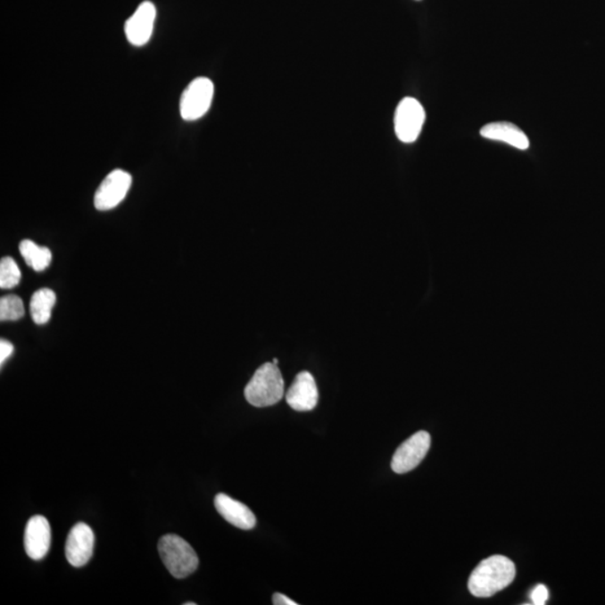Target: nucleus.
I'll return each instance as SVG.
<instances>
[{
    "instance_id": "f257e3e1",
    "label": "nucleus",
    "mask_w": 605,
    "mask_h": 605,
    "mask_svg": "<svg viewBox=\"0 0 605 605\" xmlns=\"http://www.w3.org/2000/svg\"><path fill=\"white\" fill-rule=\"evenodd\" d=\"M516 567L506 556L494 555L482 560L472 572L468 590L477 598H490L514 582Z\"/></svg>"
},
{
    "instance_id": "f03ea898",
    "label": "nucleus",
    "mask_w": 605,
    "mask_h": 605,
    "mask_svg": "<svg viewBox=\"0 0 605 605\" xmlns=\"http://www.w3.org/2000/svg\"><path fill=\"white\" fill-rule=\"evenodd\" d=\"M285 383L278 365L267 362L258 368L244 388V397L250 405L269 407L282 401Z\"/></svg>"
},
{
    "instance_id": "7ed1b4c3",
    "label": "nucleus",
    "mask_w": 605,
    "mask_h": 605,
    "mask_svg": "<svg viewBox=\"0 0 605 605\" xmlns=\"http://www.w3.org/2000/svg\"><path fill=\"white\" fill-rule=\"evenodd\" d=\"M159 551L162 560L175 578L191 576L199 567V558L186 539L178 535H166L160 539Z\"/></svg>"
},
{
    "instance_id": "20e7f679",
    "label": "nucleus",
    "mask_w": 605,
    "mask_h": 605,
    "mask_svg": "<svg viewBox=\"0 0 605 605\" xmlns=\"http://www.w3.org/2000/svg\"><path fill=\"white\" fill-rule=\"evenodd\" d=\"M214 95L213 82L208 78H196L183 91L179 101V112L186 121L203 117L211 107Z\"/></svg>"
},
{
    "instance_id": "39448f33",
    "label": "nucleus",
    "mask_w": 605,
    "mask_h": 605,
    "mask_svg": "<svg viewBox=\"0 0 605 605\" xmlns=\"http://www.w3.org/2000/svg\"><path fill=\"white\" fill-rule=\"evenodd\" d=\"M427 113L419 101L403 98L399 103L394 113V133L401 142L411 144L416 142L422 133Z\"/></svg>"
},
{
    "instance_id": "423d86ee",
    "label": "nucleus",
    "mask_w": 605,
    "mask_h": 605,
    "mask_svg": "<svg viewBox=\"0 0 605 605\" xmlns=\"http://www.w3.org/2000/svg\"><path fill=\"white\" fill-rule=\"evenodd\" d=\"M431 447V435L427 432L420 431L414 434L398 447L394 452L392 468L398 475L414 470L427 457Z\"/></svg>"
},
{
    "instance_id": "0eeeda50",
    "label": "nucleus",
    "mask_w": 605,
    "mask_h": 605,
    "mask_svg": "<svg viewBox=\"0 0 605 605\" xmlns=\"http://www.w3.org/2000/svg\"><path fill=\"white\" fill-rule=\"evenodd\" d=\"M131 175L126 170H115L101 182L95 195V207L99 211H108L124 201L130 190Z\"/></svg>"
},
{
    "instance_id": "6e6552de",
    "label": "nucleus",
    "mask_w": 605,
    "mask_h": 605,
    "mask_svg": "<svg viewBox=\"0 0 605 605\" xmlns=\"http://www.w3.org/2000/svg\"><path fill=\"white\" fill-rule=\"evenodd\" d=\"M95 534L90 526L79 523L70 532L65 543V556L74 568L85 567L94 554Z\"/></svg>"
},
{
    "instance_id": "1a4fd4ad",
    "label": "nucleus",
    "mask_w": 605,
    "mask_h": 605,
    "mask_svg": "<svg viewBox=\"0 0 605 605\" xmlns=\"http://www.w3.org/2000/svg\"><path fill=\"white\" fill-rule=\"evenodd\" d=\"M156 19V8L151 2L140 4L137 10L125 24L127 39L134 46H143L152 37Z\"/></svg>"
},
{
    "instance_id": "9d476101",
    "label": "nucleus",
    "mask_w": 605,
    "mask_h": 605,
    "mask_svg": "<svg viewBox=\"0 0 605 605\" xmlns=\"http://www.w3.org/2000/svg\"><path fill=\"white\" fill-rule=\"evenodd\" d=\"M51 526L46 517L34 516L26 525L24 535L25 551L30 559L46 558L51 547Z\"/></svg>"
},
{
    "instance_id": "9b49d317",
    "label": "nucleus",
    "mask_w": 605,
    "mask_h": 605,
    "mask_svg": "<svg viewBox=\"0 0 605 605\" xmlns=\"http://www.w3.org/2000/svg\"><path fill=\"white\" fill-rule=\"evenodd\" d=\"M286 402L296 411H310L317 407L318 385L310 372L302 371L296 376L286 394Z\"/></svg>"
},
{
    "instance_id": "f8f14e48",
    "label": "nucleus",
    "mask_w": 605,
    "mask_h": 605,
    "mask_svg": "<svg viewBox=\"0 0 605 605\" xmlns=\"http://www.w3.org/2000/svg\"><path fill=\"white\" fill-rule=\"evenodd\" d=\"M214 506L219 514L225 518L228 523L234 525L235 527L244 530H249L255 527L257 519L253 511L245 504L232 499L225 493H219L214 498Z\"/></svg>"
},
{
    "instance_id": "ddd939ff",
    "label": "nucleus",
    "mask_w": 605,
    "mask_h": 605,
    "mask_svg": "<svg viewBox=\"0 0 605 605\" xmlns=\"http://www.w3.org/2000/svg\"><path fill=\"white\" fill-rule=\"evenodd\" d=\"M480 135L486 139L506 143L510 146L520 149V151H526L530 146L527 135L510 122H493V124L482 127Z\"/></svg>"
},
{
    "instance_id": "4468645a",
    "label": "nucleus",
    "mask_w": 605,
    "mask_h": 605,
    "mask_svg": "<svg viewBox=\"0 0 605 605\" xmlns=\"http://www.w3.org/2000/svg\"><path fill=\"white\" fill-rule=\"evenodd\" d=\"M56 302V295L50 288H42L33 294L30 298V315H32L33 321L38 326L46 324L50 321L52 317V310H54Z\"/></svg>"
},
{
    "instance_id": "2eb2a0df",
    "label": "nucleus",
    "mask_w": 605,
    "mask_h": 605,
    "mask_svg": "<svg viewBox=\"0 0 605 605\" xmlns=\"http://www.w3.org/2000/svg\"><path fill=\"white\" fill-rule=\"evenodd\" d=\"M20 253L26 264L35 271H43L51 265L52 253L47 247H41L32 240L25 239L20 244Z\"/></svg>"
},
{
    "instance_id": "dca6fc26",
    "label": "nucleus",
    "mask_w": 605,
    "mask_h": 605,
    "mask_svg": "<svg viewBox=\"0 0 605 605\" xmlns=\"http://www.w3.org/2000/svg\"><path fill=\"white\" fill-rule=\"evenodd\" d=\"M24 302L17 295H7L0 300V319L2 321H17L24 317Z\"/></svg>"
},
{
    "instance_id": "f3484780",
    "label": "nucleus",
    "mask_w": 605,
    "mask_h": 605,
    "mask_svg": "<svg viewBox=\"0 0 605 605\" xmlns=\"http://www.w3.org/2000/svg\"><path fill=\"white\" fill-rule=\"evenodd\" d=\"M21 273L19 265L11 257L3 258L0 261V287L11 289L21 282Z\"/></svg>"
},
{
    "instance_id": "a211bd4d",
    "label": "nucleus",
    "mask_w": 605,
    "mask_h": 605,
    "mask_svg": "<svg viewBox=\"0 0 605 605\" xmlns=\"http://www.w3.org/2000/svg\"><path fill=\"white\" fill-rule=\"evenodd\" d=\"M530 598H532L534 604L536 605L546 604L548 600L547 587L543 584L535 587V589L532 592V594H530Z\"/></svg>"
},
{
    "instance_id": "6ab92c4d",
    "label": "nucleus",
    "mask_w": 605,
    "mask_h": 605,
    "mask_svg": "<svg viewBox=\"0 0 605 605\" xmlns=\"http://www.w3.org/2000/svg\"><path fill=\"white\" fill-rule=\"evenodd\" d=\"M12 352H14V345L10 341L0 340V363H2V366L12 356Z\"/></svg>"
},
{
    "instance_id": "aec40b11",
    "label": "nucleus",
    "mask_w": 605,
    "mask_h": 605,
    "mask_svg": "<svg viewBox=\"0 0 605 605\" xmlns=\"http://www.w3.org/2000/svg\"><path fill=\"white\" fill-rule=\"evenodd\" d=\"M273 603L275 605H296L295 601L287 598L286 595L282 593H275L273 595Z\"/></svg>"
},
{
    "instance_id": "412c9836",
    "label": "nucleus",
    "mask_w": 605,
    "mask_h": 605,
    "mask_svg": "<svg viewBox=\"0 0 605 605\" xmlns=\"http://www.w3.org/2000/svg\"><path fill=\"white\" fill-rule=\"evenodd\" d=\"M273 363H274V365H278V359H274Z\"/></svg>"
},
{
    "instance_id": "4be33fe9",
    "label": "nucleus",
    "mask_w": 605,
    "mask_h": 605,
    "mask_svg": "<svg viewBox=\"0 0 605 605\" xmlns=\"http://www.w3.org/2000/svg\"><path fill=\"white\" fill-rule=\"evenodd\" d=\"M186 605H195V602H187V603H186Z\"/></svg>"
}]
</instances>
